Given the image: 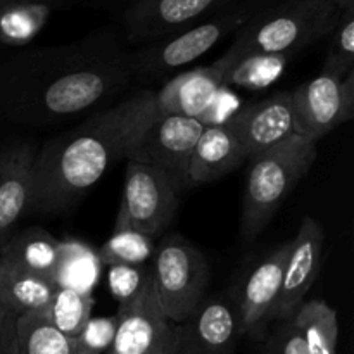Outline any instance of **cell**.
<instances>
[{"mask_svg": "<svg viewBox=\"0 0 354 354\" xmlns=\"http://www.w3.org/2000/svg\"><path fill=\"white\" fill-rule=\"evenodd\" d=\"M133 85L131 48L113 26L68 44L17 48L0 59V120L59 127L111 106Z\"/></svg>", "mask_w": 354, "mask_h": 354, "instance_id": "6da1fadb", "label": "cell"}, {"mask_svg": "<svg viewBox=\"0 0 354 354\" xmlns=\"http://www.w3.org/2000/svg\"><path fill=\"white\" fill-rule=\"evenodd\" d=\"M158 116L156 90L140 88L38 145L30 213H62L114 165L127 161Z\"/></svg>", "mask_w": 354, "mask_h": 354, "instance_id": "7a4b0ae2", "label": "cell"}, {"mask_svg": "<svg viewBox=\"0 0 354 354\" xmlns=\"http://www.w3.org/2000/svg\"><path fill=\"white\" fill-rule=\"evenodd\" d=\"M107 354H175L173 324L159 306L152 280L137 297L118 304L116 334Z\"/></svg>", "mask_w": 354, "mask_h": 354, "instance_id": "8fae6325", "label": "cell"}, {"mask_svg": "<svg viewBox=\"0 0 354 354\" xmlns=\"http://www.w3.org/2000/svg\"><path fill=\"white\" fill-rule=\"evenodd\" d=\"M61 3L62 0H0V59L28 47Z\"/></svg>", "mask_w": 354, "mask_h": 354, "instance_id": "d6986e66", "label": "cell"}, {"mask_svg": "<svg viewBox=\"0 0 354 354\" xmlns=\"http://www.w3.org/2000/svg\"><path fill=\"white\" fill-rule=\"evenodd\" d=\"M259 7L256 0H242L203 23L152 44L131 48V69L135 83L162 82L168 76L185 71L199 57L234 35Z\"/></svg>", "mask_w": 354, "mask_h": 354, "instance_id": "5b68a950", "label": "cell"}, {"mask_svg": "<svg viewBox=\"0 0 354 354\" xmlns=\"http://www.w3.org/2000/svg\"><path fill=\"white\" fill-rule=\"evenodd\" d=\"M239 2L242 0H135L123 12V38L130 48L152 44Z\"/></svg>", "mask_w": 354, "mask_h": 354, "instance_id": "9c48e42d", "label": "cell"}, {"mask_svg": "<svg viewBox=\"0 0 354 354\" xmlns=\"http://www.w3.org/2000/svg\"><path fill=\"white\" fill-rule=\"evenodd\" d=\"M92 310L93 296L90 292L57 287L41 315L59 332L75 339L92 318Z\"/></svg>", "mask_w": 354, "mask_h": 354, "instance_id": "d4e9b609", "label": "cell"}, {"mask_svg": "<svg viewBox=\"0 0 354 354\" xmlns=\"http://www.w3.org/2000/svg\"><path fill=\"white\" fill-rule=\"evenodd\" d=\"M38 145L16 138L0 147V251L30 214L33 196V166Z\"/></svg>", "mask_w": 354, "mask_h": 354, "instance_id": "5bb4252c", "label": "cell"}, {"mask_svg": "<svg viewBox=\"0 0 354 354\" xmlns=\"http://www.w3.org/2000/svg\"><path fill=\"white\" fill-rule=\"evenodd\" d=\"M234 69V62L225 52L220 59L209 66H199L194 69L176 73L156 90V109L158 114H175L204 120V114L216 102L218 93L228 75Z\"/></svg>", "mask_w": 354, "mask_h": 354, "instance_id": "4fadbf2b", "label": "cell"}, {"mask_svg": "<svg viewBox=\"0 0 354 354\" xmlns=\"http://www.w3.org/2000/svg\"><path fill=\"white\" fill-rule=\"evenodd\" d=\"M0 354H17L16 344V324L9 328V332L3 337L2 346H0Z\"/></svg>", "mask_w": 354, "mask_h": 354, "instance_id": "1f68e13d", "label": "cell"}, {"mask_svg": "<svg viewBox=\"0 0 354 354\" xmlns=\"http://www.w3.org/2000/svg\"><path fill=\"white\" fill-rule=\"evenodd\" d=\"M149 270L159 306L171 324L185 320L206 299L209 265L183 235H165L156 244Z\"/></svg>", "mask_w": 354, "mask_h": 354, "instance_id": "8992f818", "label": "cell"}, {"mask_svg": "<svg viewBox=\"0 0 354 354\" xmlns=\"http://www.w3.org/2000/svg\"><path fill=\"white\" fill-rule=\"evenodd\" d=\"M59 252H61V241H57L44 228L30 227L17 230L12 235L6 248L0 251V259L21 266L55 286Z\"/></svg>", "mask_w": 354, "mask_h": 354, "instance_id": "ffe728a7", "label": "cell"}, {"mask_svg": "<svg viewBox=\"0 0 354 354\" xmlns=\"http://www.w3.org/2000/svg\"><path fill=\"white\" fill-rule=\"evenodd\" d=\"M296 133L311 142L354 118V69L344 78L322 73L290 92Z\"/></svg>", "mask_w": 354, "mask_h": 354, "instance_id": "ba28073f", "label": "cell"}, {"mask_svg": "<svg viewBox=\"0 0 354 354\" xmlns=\"http://www.w3.org/2000/svg\"><path fill=\"white\" fill-rule=\"evenodd\" d=\"M289 249L290 244L287 242L266 254L258 265L252 266L234 296L242 335H259L277 318Z\"/></svg>", "mask_w": 354, "mask_h": 354, "instance_id": "9a60e30c", "label": "cell"}, {"mask_svg": "<svg viewBox=\"0 0 354 354\" xmlns=\"http://www.w3.org/2000/svg\"><path fill=\"white\" fill-rule=\"evenodd\" d=\"M55 289L57 287L48 280L0 259V299L17 317L24 313H41Z\"/></svg>", "mask_w": 354, "mask_h": 354, "instance_id": "44dd1931", "label": "cell"}, {"mask_svg": "<svg viewBox=\"0 0 354 354\" xmlns=\"http://www.w3.org/2000/svg\"><path fill=\"white\" fill-rule=\"evenodd\" d=\"M17 354H78L75 339L59 332L41 313L16 318Z\"/></svg>", "mask_w": 354, "mask_h": 354, "instance_id": "603a6c76", "label": "cell"}, {"mask_svg": "<svg viewBox=\"0 0 354 354\" xmlns=\"http://www.w3.org/2000/svg\"><path fill=\"white\" fill-rule=\"evenodd\" d=\"M324 242L325 234L322 225L315 218H304L296 237L289 242L290 249L277 308L279 320H290L304 303V297L313 287L320 272Z\"/></svg>", "mask_w": 354, "mask_h": 354, "instance_id": "e0dca14e", "label": "cell"}, {"mask_svg": "<svg viewBox=\"0 0 354 354\" xmlns=\"http://www.w3.org/2000/svg\"><path fill=\"white\" fill-rule=\"evenodd\" d=\"M317 159V142L292 135L282 144L248 159L241 234L252 242L272 221Z\"/></svg>", "mask_w": 354, "mask_h": 354, "instance_id": "277c9868", "label": "cell"}, {"mask_svg": "<svg viewBox=\"0 0 354 354\" xmlns=\"http://www.w3.org/2000/svg\"><path fill=\"white\" fill-rule=\"evenodd\" d=\"M273 354H310L303 335L292 324V320H286V324L279 328L273 339Z\"/></svg>", "mask_w": 354, "mask_h": 354, "instance_id": "f546056e", "label": "cell"}, {"mask_svg": "<svg viewBox=\"0 0 354 354\" xmlns=\"http://www.w3.org/2000/svg\"><path fill=\"white\" fill-rule=\"evenodd\" d=\"M290 320L303 335L310 354H335L339 322L330 304L322 299L304 301Z\"/></svg>", "mask_w": 354, "mask_h": 354, "instance_id": "7402d4cb", "label": "cell"}, {"mask_svg": "<svg viewBox=\"0 0 354 354\" xmlns=\"http://www.w3.org/2000/svg\"><path fill=\"white\" fill-rule=\"evenodd\" d=\"M354 0H280L254 10L234 33L227 54L239 64L248 59L287 61L328 37Z\"/></svg>", "mask_w": 354, "mask_h": 354, "instance_id": "3957f363", "label": "cell"}, {"mask_svg": "<svg viewBox=\"0 0 354 354\" xmlns=\"http://www.w3.org/2000/svg\"><path fill=\"white\" fill-rule=\"evenodd\" d=\"M241 335L234 296L204 299L185 320L173 324L175 354H234Z\"/></svg>", "mask_w": 354, "mask_h": 354, "instance_id": "7c38bea8", "label": "cell"}, {"mask_svg": "<svg viewBox=\"0 0 354 354\" xmlns=\"http://www.w3.org/2000/svg\"><path fill=\"white\" fill-rule=\"evenodd\" d=\"M154 241L135 230H113L97 251L100 265L144 266L154 254Z\"/></svg>", "mask_w": 354, "mask_h": 354, "instance_id": "484cf974", "label": "cell"}, {"mask_svg": "<svg viewBox=\"0 0 354 354\" xmlns=\"http://www.w3.org/2000/svg\"><path fill=\"white\" fill-rule=\"evenodd\" d=\"M330 37V47L322 73L344 78L354 69V6L344 9Z\"/></svg>", "mask_w": 354, "mask_h": 354, "instance_id": "4316f807", "label": "cell"}, {"mask_svg": "<svg viewBox=\"0 0 354 354\" xmlns=\"http://www.w3.org/2000/svg\"><path fill=\"white\" fill-rule=\"evenodd\" d=\"M151 280V270L147 266H127L113 265L107 272V283L109 290L118 301V304L127 303L142 292L147 282Z\"/></svg>", "mask_w": 354, "mask_h": 354, "instance_id": "83f0119b", "label": "cell"}, {"mask_svg": "<svg viewBox=\"0 0 354 354\" xmlns=\"http://www.w3.org/2000/svg\"><path fill=\"white\" fill-rule=\"evenodd\" d=\"M251 159L296 135L290 92H277L259 102L245 106L225 121Z\"/></svg>", "mask_w": 354, "mask_h": 354, "instance_id": "2e32d148", "label": "cell"}, {"mask_svg": "<svg viewBox=\"0 0 354 354\" xmlns=\"http://www.w3.org/2000/svg\"><path fill=\"white\" fill-rule=\"evenodd\" d=\"M206 124L197 118L158 114L128 159L154 166L183 194L189 189L190 159Z\"/></svg>", "mask_w": 354, "mask_h": 354, "instance_id": "30bf717a", "label": "cell"}, {"mask_svg": "<svg viewBox=\"0 0 354 354\" xmlns=\"http://www.w3.org/2000/svg\"><path fill=\"white\" fill-rule=\"evenodd\" d=\"M248 161L244 151L225 123H207L197 140L189 166V189L213 183Z\"/></svg>", "mask_w": 354, "mask_h": 354, "instance_id": "ac0fdd59", "label": "cell"}, {"mask_svg": "<svg viewBox=\"0 0 354 354\" xmlns=\"http://www.w3.org/2000/svg\"><path fill=\"white\" fill-rule=\"evenodd\" d=\"M116 334V315L90 318L75 337L78 354H107Z\"/></svg>", "mask_w": 354, "mask_h": 354, "instance_id": "f1b7e54d", "label": "cell"}, {"mask_svg": "<svg viewBox=\"0 0 354 354\" xmlns=\"http://www.w3.org/2000/svg\"><path fill=\"white\" fill-rule=\"evenodd\" d=\"M100 266L97 252L86 244L80 241L61 242L55 286L92 294L99 280Z\"/></svg>", "mask_w": 354, "mask_h": 354, "instance_id": "cb8c5ba5", "label": "cell"}, {"mask_svg": "<svg viewBox=\"0 0 354 354\" xmlns=\"http://www.w3.org/2000/svg\"><path fill=\"white\" fill-rule=\"evenodd\" d=\"M180 196L182 192L165 173L145 162L127 159L123 197L114 230H135L154 241L175 218Z\"/></svg>", "mask_w": 354, "mask_h": 354, "instance_id": "52a82bcc", "label": "cell"}, {"mask_svg": "<svg viewBox=\"0 0 354 354\" xmlns=\"http://www.w3.org/2000/svg\"><path fill=\"white\" fill-rule=\"evenodd\" d=\"M16 318L17 315L0 299V346H2V341L7 332H9V328L16 324Z\"/></svg>", "mask_w": 354, "mask_h": 354, "instance_id": "4dcf8cb0", "label": "cell"}]
</instances>
